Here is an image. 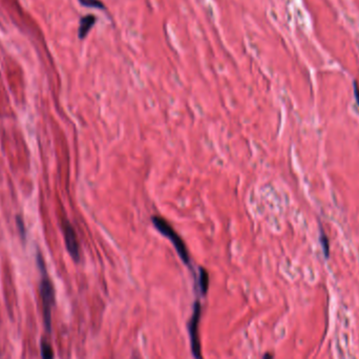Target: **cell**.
I'll return each instance as SVG.
<instances>
[{"label":"cell","mask_w":359,"mask_h":359,"mask_svg":"<svg viewBox=\"0 0 359 359\" xmlns=\"http://www.w3.org/2000/svg\"><path fill=\"white\" fill-rule=\"evenodd\" d=\"M200 289L203 295H206L209 288V274L206 269L200 268V278H199Z\"/></svg>","instance_id":"52a82bcc"},{"label":"cell","mask_w":359,"mask_h":359,"mask_svg":"<svg viewBox=\"0 0 359 359\" xmlns=\"http://www.w3.org/2000/svg\"><path fill=\"white\" fill-rule=\"evenodd\" d=\"M322 241L324 242V250H325V255H326V258L329 257V243H328V238L324 237V234H323V231H322Z\"/></svg>","instance_id":"30bf717a"},{"label":"cell","mask_w":359,"mask_h":359,"mask_svg":"<svg viewBox=\"0 0 359 359\" xmlns=\"http://www.w3.org/2000/svg\"><path fill=\"white\" fill-rule=\"evenodd\" d=\"M263 359H273V355L271 353H266Z\"/></svg>","instance_id":"8fae6325"},{"label":"cell","mask_w":359,"mask_h":359,"mask_svg":"<svg viewBox=\"0 0 359 359\" xmlns=\"http://www.w3.org/2000/svg\"><path fill=\"white\" fill-rule=\"evenodd\" d=\"M96 21H97V18L92 14L84 16L80 19V26H79V31H78V35H79L80 39H84L88 36L90 31L95 26Z\"/></svg>","instance_id":"5b68a950"},{"label":"cell","mask_w":359,"mask_h":359,"mask_svg":"<svg viewBox=\"0 0 359 359\" xmlns=\"http://www.w3.org/2000/svg\"><path fill=\"white\" fill-rule=\"evenodd\" d=\"M152 221H153L154 226L156 227V229L160 232V234L173 243V245H174L176 251L178 252V255H179L180 259L182 260V262L185 265L189 266L190 265V256H189V251L187 249V246H186L185 242L183 241V239L180 237V235L172 226V224L168 222L166 219L159 217V216L153 217Z\"/></svg>","instance_id":"7a4b0ae2"},{"label":"cell","mask_w":359,"mask_h":359,"mask_svg":"<svg viewBox=\"0 0 359 359\" xmlns=\"http://www.w3.org/2000/svg\"><path fill=\"white\" fill-rule=\"evenodd\" d=\"M37 265L41 273L40 281V298L42 302V314L46 330L49 334L52 333V309L55 305V290L54 286L47 273L46 263L40 252L37 253Z\"/></svg>","instance_id":"6da1fadb"},{"label":"cell","mask_w":359,"mask_h":359,"mask_svg":"<svg viewBox=\"0 0 359 359\" xmlns=\"http://www.w3.org/2000/svg\"><path fill=\"white\" fill-rule=\"evenodd\" d=\"M133 359H140V358H139V357H134Z\"/></svg>","instance_id":"7c38bea8"},{"label":"cell","mask_w":359,"mask_h":359,"mask_svg":"<svg viewBox=\"0 0 359 359\" xmlns=\"http://www.w3.org/2000/svg\"><path fill=\"white\" fill-rule=\"evenodd\" d=\"M200 318H201V305L199 302H197L195 304L194 315L188 325L190 343H192V350L197 359H201V345H200V336H199Z\"/></svg>","instance_id":"3957f363"},{"label":"cell","mask_w":359,"mask_h":359,"mask_svg":"<svg viewBox=\"0 0 359 359\" xmlns=\"http://www.w3.org/2000/svg\"><path fill=\"white\" fill-rule=\"evenodd\" d=\"M79 3L88 8H94V9H99V10H104L105 6L100 0H79Z\"/></svg>","instance_id":"ba28073f"},{"label":"cell","mask_w":359,"mask_h":359,"mask_svg":"<svg viewBox=\"0 0 359 359\" xmlns=\"http://www.w3.org/2000/svg\"><path fill=\"white\" fill-rule=\"evenodd\" d=\"M40 350H41L42 359H54L53 348L46 339H41Z\"/></svg>","instance_id":"8992f818"},{"label":"cell","mask_w":359,"mask_h":359,"mask_svg":"<svg viewBox=\"0 0 359 359\" xmlns=\"http://www.w3.org/2000/svg\"><path fill=\"white\" fill-rule=\"evenodd\" d=\"M62 232L65 237V242L70 256L75 262L80 261V245L77 238L76 230L70 221L65 220L62 222Z\"/></svg>","instance_id":"277c9868"},{"label":"cell","mask_w":359,"mask_h":359,"mask_svg":"<svg viewBox=\"0 0 359 359\" xmlns=\"http://www.w3.org/2000/svg\"><path fill=\"white\" fill-rule=\"evenodd\" d=\"M16 225L17 228L19 230V235L24 241H26L27 239V230H26V225H25V221L21 218V216H17L16 217Z\"/></svg>","instance_id":"9c48e42d"}]
</instances>
